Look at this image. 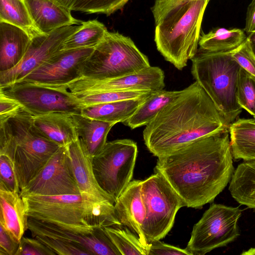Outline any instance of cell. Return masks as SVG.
I'll list each match as a JSON object with an SVG mask.
<instances>
[{"mask_svg": "<svg viewBox=\"0 0 255 255\" xmlns=\"http://www.w3.org/2000/svg\"><path fill=\"white\" fill-rule=\"evenodd\" d=\"M55 255L36 238L23 237L19 243L15 255Z\"/></svg>", "mask_w": 255, "mask_h": 255, "instance_id": "cell-37", "label": "cell"}, {"mask_svg": "<svg viewBox=\"0 0 255 255\" xmlns=\"http://www.w3.org/2000/svg\"><path fill=\"white\" fill-rule=\"evenodd\" d=\"M141 191L146 208L143 231L149 244L168 234L178 211L185 205L164 177L158 172L142 181Z\"/></svg>", "mask_w": 255, "mask_h": 255, "instance_id": "cell-7", "label": "cell"}, {"mask_svg": "<svg viewBox=\"0 0 255 255\" xmlns=\"http://www.w3.org/2000/svg\"><path fill=\"white\" fill-rule=\"evenodd\" d=\"M80 25L66 26L48 34H39L31 38L22 59L14 67L0 71V88L22 80L26 76L60 52L63 42Z\"/></svg>", "mask_w": 255, "mask_h": 255, "instance_id": "cell-13", "label": "cell"}, {"mask_svg": "<svg viewBox=\"0 0 255 255\" xmlns=\"http://www.w3.org/2000/svg\"><path fill=\"white\" fill-rule=\"evenodd\" d=\"M209 0H155L151 8L157 49L179 70L197 52L202 19Z\"/></svg>", "mask_w": 255, "mask_h": 255, "instance_id": "cell-3", "label": "cell"}, {"mask_svg": "<svg viewBox=\"0 0 255 255\" xmlns=\"http://www.w3.org/2000/svg\"><path fill=\"white\" fill-rule=\"evenodd\" d=\"M23 108L18 101L0 90V121L15 115Z\"/></svg>", "mask_w": 255, "mask_h": 255, "instance_id": "cell-39", "label": "cell"}, {"mask_svg": "<svg viewBox=\"0 0 255 255\" xmlns=\"http://www.w3.org/2000/svg\"><path fill=\"white\" fill-rule=\"evenodd\" d=\"M0 224L18 243L28 229V217L19 192L0 188Z\"/></svg>", "mask_w": 255, "mask_h": 255, "instance_id": "cell-20", "label": "cell"}, {"mask_svg": "<svg viewBox=\"0 0 255 255\" xmlns=\"http://www.w3.org/2000/svg\"><path fill=\"white\" fill-rule=\"evenodd\" d=\"M119 226L104 229L122 255H148V247L127 227Z\"/></svg>", "mask_w": 255, "mask_h": 255, "instance_id": "cell-30", "label": "cell"}, {"mask_svg": "<svg viewBox=\"0 0 255 255\" xmlns=\"http://www.w3.org/2000/svg\"><path fill=\"white\" fill-rule=\"evenodd\" d=\"M229 190L237 202L255 210V159L243 161L237 166Z\"/></svg>", "mask_w": 255, "mask_h": 255, "instance_id": "cell-24", "label": "cell"}, {"mask_svg": "<svg viewBox=\"0 0 255 255\" xmlns=\"http://www.w3.org/2000/svg\"><path fill=\"white\" fill-rule=\"evenodd\" d=\"M238 104L253 118L255 117V77L241 67L237 80Z\"/></svg>", "mask_w": 255, "mask_h": 255, "instance_id": "cell-31", "label": "cell"}, {"mask_svg": "<svg viewBox=\"0 0 255 255\" xmlns=\"http://www.w3.org/2000/svg\"><path fill=\"white\" fill-rule=\"evenodd\" d=\"M229 131L219 132L159 156L161 174L185 206L201 208L229 184L235 171Z\"/></svg>", "mask_w": 255, "mask_h": 255, "instance_id": "cell-1", "label": "cell"}, {"mask_svg": "<svg viewBox=\"0 0 255 255\" xmlns=\"http://www.w3.org/2000/svg\"><path fill=\"white\" fill-rule=\"evenodd\" d=\"M108 31L105 25L97 20L82 21L79 28L63 42L61 50L95 47Z\"/></svg>", "mask_w": 255, "mask_h": 255, "instance_id": "cell-28", "label": "cell"}, {"mask_svg": "<svg viewBox=\"0 0 255 255\" xmlns=\"http://www.w3.org/2000/svg\"><path fill=\"white\" fill-rule=\"evenodd\" d=\"M246 39L248 42L252 52L255 55V31L250 33L248 37L246 38Z\"/></svg>", "mask_w": 255, "mask_h": 255, "instance_id": "cell-42", "label": "cell"}, {"mask_svg": "<svg viewBox=\"0 0 255 255\" xmlns=\"http://www.w3.org/2000/svg\"><path fill=\"white\" fill-rule=\"evenodd\" d=\"M164 73L158 67L149 66L138 72L118 78L98 80L79 77L56 88L66 90L74 96L110 91L156 92L165 87Z\"/></svg>", "mask_w": 255, "mask_h": 255, "instance_id": "cell-11", "label": "cell"}, {"mask_svg": "<svg viewBox=\"0 0 255 255\" xmlns=\"http://www.w3.org/2000/svg\"><path fill=\"white\" fill-rule=\"evenodd\" d=\"M28 218L88 234L99 227L121 226L115 203L101 202L84 194L21 196Z\"/></svg>", "mask_w": 255, "mask_h": 255, "instance_id": "cell-4", "label": "cell"}, {"mask_svg": "<svg viewBox=\"0 0 255 255\" xmlns=\"http://www.w3.org/2000/svg\"><path fill=\"white\" fill-rule=\"evenodd\" d=\"M149 66L147 57L130 37L118 32L108 31L83 63L81 75L94 79H113Z\"/></svg>", "mask_w": 255, "mask_h": 255, "instance_id": "cell-6", "label": "cell"}, {"mask_svg": "<svg viewBox=\"0 0 255 255\" xmlns=\"http://www.w3.org/2000/svg\"><path fill=\"white\" fill-rule=\"evenodd\" d=\"M228 127L215 105L197 82L182 90L145 126L143 138L157 157Z\"/></svg>", "mask_w": 255, "mask_h": 255, "instance_id": "cell-2", "label": "cell"}, {"mask_svg": "<svg viewBox=\"0 0 255 255\" xmlns=\"http://www.w3.org/2000/svg\"><path fill=\"white\" fill-rule=\"evenodd\" d=\"M129 0H76L71 10L108 16L122 9Z\"/></svg>", "mask_w": 255, "mask_h": 255, "instance_id": "cell-33", "label": "cell"}, {"mask_svg": "<svg viewBox=\"0 0 255 255\" xmlns=\"http://www.w3.org/2000/svg\"><path fill=\"white\" fill-rule=\"evenodd\" d=\"M246 39L244 32L240 29L215 28L200 37L199 49L211 52L228 51L238 47Z\"/></svg>", "mask_w": 255, "mask_h": 255, "instance_id": "cell-27", "label": "cell"}, {"mask_svg": "<svg viewBox=\"0 0 255 255\" xmlns=\"http://www.w3.org/2000/svg\"><path fill=\"white\" fill-rule=\"evenodd\" d=\"M34 238V237H33ZM55 254L60 255H91L83 248L76 244L63 240L44 236H35Z\"/></svg>", "mask_w": 255, "mask_h": 255, "instance_id": "cell-35", "label": "cell"}, {"mask_svg": "<svg viewBox=\"0 0 255 255\" xmlns=\"http://www.w3.org/2000/svg\"><path fill=\"white\" fill-rule=\"evenodd\" d=\"M0 90L18 101L33 116L53 113L71 115L81 112V104L66 90L20 81L0 88Z\"/></svg>", "mask_w": 255, "mask_h": 255, "instance_id": "cell-10", "label": "cell"}, {"mask_svg": "<svg viewBox=\"0 0 255 255\" xmlns=\"http://www.w3.org/2000/svg\"><path fill=\"white\" fill-rule=\"evenodd\" d=\"M241 255H255V247L251 248L250 249L244 251L241 254Z\"/></svg>", "mask_w": 255, "mask_h": 255, "instance_id": "cell-44", "label": "cell"}, {"mask_svg": "<svg viewBox=\"0 0 255 255\" xmlns=\"http://www.w3.org/2000/svg\"><path fill=\"white\" fill-rule=\"evenodd\" d=\"M191 60L194 79L208 94L230 127L242 111L236 96L241 66L232 57L230 51L211 52L199 49Z\"/></svg>", "mask_w": 255, "mask_h": 255, "instance_id": "cell-5", "label": "cell"}, {"mask_svg": "<svg viewBox=\"0 0 255 255\" xmlns=\"http://www.w3.org/2000/svg\"><path fill=\"white\" fill-rule=\"evenodd\" d=\"M33 124L44 137L60 146H68L78 139L71 115L53 113L33 116Z\"/></svg>", "mask_w": 255, "mask_h": 255, "instance_id": "cell-21", "label": "cell"}, {"mask_svg": "<svg viewBox=\"0 0 255 255\" xmlns=\"http://www.w3.org/2000/svg\"><path fill=\"white\" fill-rule=\"evenodd\" d=\"M254 118L255 119V117Z\"/></svg>", "mask_w": 255, "mask_h": 255, "instance_id": "cell-45", "label": "cell"}, {"mask_svg": "<svg viewBox=\"0 0 255 255\" xmlns=\"http://www.w3.org/2000/svg\"><path fill=\"white\" fill-rule=\"evenodd\" d=\"M230 144L235 160L255 159V119H239L229 127Z\"/></svg>", "mask_w": 255, "mask_h": 255, "instance_id": "cell-25", "label": "cell"}, {"mask_svg": "<svg viewBox=\"0 0 255 255\" xmlns=\"http://www.w3.org/2000/svg\"><path fill=\"white\" fill-rule=\"evenodd\" d=\"M65 7L70 9L71 8L76 0H56Z\"/></svg>", "mask_w": 255, "mask_h": 255, "instance_id": "cell-43", "label": "cell"}, {"mask_svg": "<svg viewBox=\"0 0 255 255\" xmlns=\"http://www.w3.org/2000/svg\"><path fill=\"white\" fill-rule=\"evenodd\" d=\"M68 146L59 148L37 174L20 190L21 196L80 194Z\"/></svg>", "mask_w": 255, "mask_h": 255, "instance_id": "cell-12", "label": "cell"}, {"mask_svg": "<svg viewBox=\"0 0 255 255\" xmlns=\"http://www.w3.org/2000/svg\"><path fill=\"white\" fill-rule=\"evenodd\" d=\"M137 152L135 142L121 139L107 142L93 156V167L98 184L115 202L131 181Z\"/></svg>", "mask_w": 255, "mask_h": 255, "instance_id": "cell-8", "label": "cell"}, {"mask_svg": "<svg viewBox=\"0 0 255 255\" xmlns=\"http://www.w3.org/2000/svg\"><path fill=\"white\" fill-rule=\"evenodd\" d=\"M230 53L241 67L255 77V55L246 39L238 47L230 50Z\"/></svg>", "mask_w": 255, "mask_h": 255, "instance_id": "cell-36", "label": "cell"}, {"mask_svg": "<svg viewBox=\"0 0 255 255\" xmlns=\"http://www.w3.org/2000/svg\"><path fill=\"white\" fill-rule=\"evenodd\" d=\"M23 0L35 27L41 33L48 34L58 28L82 22L56 0Z\"/></svg>", "mask_w": 255, "mask_h": 255, "instance_id": "cell-17", "label": "cell"}, {"mask_svg": "<svg viewBox=\"0 0 255 255\" xmlns=\"http://www.w3.org/2000/svg\"><path fill=\"white\" fill-rule=\"evenodd\" d=\"M0 188L20 192L19 182L13 160L7 155L0 154Z\"/></svg>", "mask_w": 255, "mask_h": 255, "instance_id": "cell-34", "label": "cell"}, {"mask_svg": "<svg viewBox=\"0 0 255 255\" xmlns=\"http://www.w3.org/2000/svg\"><path fill=\"white\" fill-rule=\"evenodd\" d=\"M71 116L82 145L92 156L98 154L106 145L108 134L116 124L92 119L81 114Z\"/></svg>", "mask_w": 255, "mask_h": 255, "instance_id": "cell-22", "label": "cell"}, {"mask_svg": "<svg viewBox=\"0 0 255 255\" xmlns=\"http://www.w3.org/2000/svg\"><path fill=\"white\" fill-rule=\"evenodd\" d=\"M142 182L138 180L130 181L116 201L115 208L121 225L135 234L148 248L143 231L146 208L141 195Z\"/></svg>", "mask_w": 255, "mask_h": 255, "instance_id": "cell-16", "label": "cell"}, {"mask_svg": "<svg viewBox=\"0 0 255 255\" xmlns=\"http://www.w3.org/2000/svg\"><path fill=\"white\" fill-rule=\"evenodd\" d=\"M94 49L92 47L61 50L20 81L49 88L65 85L81 77L82 65Z\"/></svg>", "mask_w": 255, "mask_h": 255, "instance_id": "cell-14", "label": "cell"}, {"mask_svg": "<svg viewBox=\"0 0 255 255\" xmlns=\"http://www.w3.org/2000/svg\"><path fill=\"white\" fill-rule=\"evenodd\" d=\"M151 92L143 91H110L75 97L82 106H87L144 97Z\"/></svg>", "mask_w": 255, "mask_h": 255, "instance_id": "cell-32", "label": "cell"}, {"mask_svg": "<svg viewBox=\"0 0 255 255\" xmlns=\"http://www.w3.org/2000/svg\"><path fill=\"white\" fill-rule=\"evenodd\" d=\"M0 255H15L19 243L0 224Z\"/></svg>", "mask_w": 255, "mask_h": 255, "instance_id": "cell-40", "label": "cell"}, {"mask_svg": "<svg viewBox=\"0 0 255 255\" xmlns=\"http://www.w3.org/2000/svg\"><path fill=\"white\" fill-rule=\"evenodd\" d=\"M28 230L32 236H44L76 244L91 255H122L104 227L88 234L80 233L49 222L28 218Z\"/></svg>", "mask_w": 255, "mask_h": 255, "instance_id": "cell-15", "label": "cell"}, {"mask_svg": "<svg viewBox=\"0 0 255 255\" xmlns=\"http://www.w3.org/2000/svg\"><path fill=\"white\" fill-rule=\"evenodd\" d=\"M68 147L80 194L89 195L101 202L115 203L114 198L98 184L94 172L93 156L79 139L71 143Z\"/></svg>", "mask_w": 255, "mask_h": 255, "instance_id": "cell-18", "label": "cell"}, {"mask_svg": "<svg viewBox=\"0 0 255 255\" xmlns=\"http://www.w3.org/2000/svg\"><path fill=\"white\" fill-rule=\"evenodd\" d=\"M31 38L23 29L0 22V71L12 69L20 62Z\"/></svg>", "mask_w": 255, "mask_h": 255, "instance_id": "cell-19", "label": "cell"}, {"mask_svg": "<svg viewBox=\"0 0 255 255\" xmlns=\"http://www.w3.org/2000/svg\"><path fill=\"white\" fill-rule=\"evenodd\" d=\"M148 255H192L186 249H182L154 240L148 245Z\"/></svg>", "mask_w": 255, "mask_h": 255, "instance_id": "cell-38", "label": "cell"}, {"mask_svg": "<svg viewBox=\"0 0 255 255\" xmlns=\"http://www.w3.org/2000/svg\"><path fill=\"white\" fill-rule=\"evenodd\" d=\"M244 30L250 34L255 31V0H252L248 7Z\"/></svg>", "mask_w": 255, "mask_h": 255, "instance_id": "cell-41", "label": "cell"}, {"mask_svg": "<svg viewBox=\"0 0 255 255\" xmlns=\"http://www.w3.org/2000/svg\"><path fill=\"white\" fill-rule=\"evenodd\" d=\"M242 211L239 207L212 204L194 225L186 249L192 255H204L235 241L240 235Z\"/></svg>", "mask_w": 255, "mask_h": 255, "instance_id": "cell-9", "label": "cell"}, {"mask_svg": "<svg viewBox=\"0 0 255 255\" xmlns=\"http://www.w3.org/2000/svg\"><path fill=\"white\" fill-rule=\"evenodd\" d=\"M0 22L21 28L31 37L41 33L35 27L23 0H0Z\"/></svg>", "mask_w": 255, "mask_h": 255, "instance_id": "cell-29", "label": "cell"}, {"mask_svg": "<svg viewBox=\"0 0 255 255\" xmlns=\"http://www.w3.org/2000/svg\"><path fill=\"white\" fill-rule=\"evenodd\" d=\"M147 97L82 106L81 114L92 119L115 124L125 123Z\"/></svg>", "mask_w": 255, "mask_h": 255, "instance_id": "cell-23", "label": "cell"}, {"mask_svg": "<svg viewBox=\"0 0 255 255\" xmlns=\"http://www.w3.org/2000/svg\"><path fill=\"white\" fill-rule=\"evenodd\" d=\"M161 90L152 92L125 123L131 129L147 125L156 115L181 93Z\"/></svg>", "mask_w": 255, "mask_h": 255, "instance_id": "cell-26", "label": "cell"}]
</instances>
